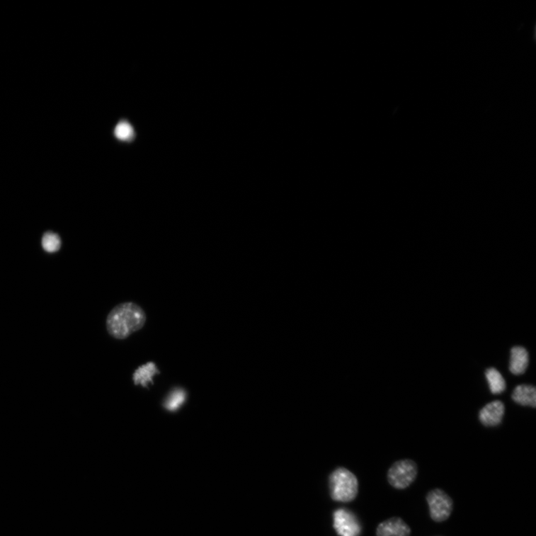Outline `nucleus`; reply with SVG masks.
Returning a JSON list of instances; mask_svg holds the SVG:
<instances>
[{"instance_id": "6e6552de", "label": "nucleus", "mask_w": 536, "mask_h": 536, "mask_svg": "<svg viewBox=\"0 0 536 536\" xmlns=\"http://www.w3.org/2000/svg\"><path fill=\"white\" fill-rule=\"evenodd\" d=\"M529 364V355L523 346H515L511 350L510 370L516 375L523 374Z\"/></svg>"}, {"instance_id": "f03ea898", "label": "nucleus", "mask_w": 536, "mask_h": 536, "mask_svg": "<svg viewBox=\"0 0 536 536\" xmlns=\"http://www.w3.org/2000/svg\"><path fill=\"white\" fill-rule=\"evenodd\" d=\"M331 497L339 502H350L358 494L356 476L345 468H338L329 476Z\"/></svg>"}, {"instance_id": "9d476101", "label": "nucleus", "mask_w": 536, "mask_h": 536, "mask_svg": "<svg viewBox=\"0 0 536 536\" xmlns=\"http://www.w3.org/2000/svg\"><path fill=\"white\" fill-rule=\"evenodd\" d=\"M513 399L523 406H536V389L533 386L521 384L515 387Z\"/></svg>"}, {"instance_id": "7ed1b4c3", "label": "nucleus", "mask_w": 536, "mask_h": 536, "mask_svg": "<svg viewBox=\"0 0 536 536\" xmlns=\"http://www.w3.org/2000/svg\"><path fill=\"white\" fill-rule=\"evenodd\" d=\"M418 467L410 459L395 462L387 472V481L389 485L396 489H405L409 487L416 479Z\"/></svg>"}, {"instance_id": "f257e3e1", "label": "nucleus", "mask_w": 536, "mask_h": 536, "mask_svg": "<svg viewBox=\"0 0 536 536\" xmlns=\"http://www.w3.org/2000/svg\"><path fill=\"white\" fill-rule=\"evenodd\" d=\"M147 316L138 304L125 302L118 304L108 314L106 320L109 335L117 340H125L146 324Z\"/></svg>"}, {"instance_id": "ddd939ff", "label": "nucleus", "mask_w": 536, "mask_h": 536, "mask_svg": "<svg viewBox=\"0 0 536 536\" xmlns=\"http://www.w3.org/2000/svg\"><path fill=\"white\" fill-rule=\"evenodd\" d=\"M486 377L492 394H498L503 392L506 382L502 375L496 369H488L486 372Z\"/></svg>"}, {"instance_id": "f8f14e48", "label": "nucleus", "mask_w": 536, "mask_h": 536, "mask_svg": "<svg viewBox=\"0 0 536 536\" xmlns=\"http://www.w3.org/2000/svg\"><path fill=\"white\" fill-rule=\"evenodd\" d=\"M113 135L119 141L127 143L132 142L136 138L135 130L127 120L119 121L114 127Z\"/></svg>"}, {"instance_id": "1a4fd4ad", "label": "nucleus", "mask_w": 536, "mask_h": 536, "mask_svg": "<svg viewBox=\"0 0 536 536\" xmlns=\"http://www.w3.org/2000/svg\"><path fill=\"white\" fill-rule=\"evenodd\" d=\"M156 364L154 362L142 365L136 370L133 375V381L135 385H142L144 388H148L149 384H154L153 378L156 374H159Z\"/></svg>"}, {"instance_id": "9b49d317", "label": "nucleus", "mask_w": 536, "mask_h": 536, "mask_svg": "<svg viewBox=\"0 0 536 536\" xmlns=\"http://www.w3.org/2000/svg\"><path fill=\"white\" fill-rule=\"evenodd\" d=\"M186 397V391L184 389H173L164 401V407L169 412H176L185 403Z\"/></svg>"}, {"instance_id": "20e7f679", "label": "nucleus", "mask_w": 536, "mask_h": 536, "mask_svg": "<svg viewBox=\"0 0 536 536\" xmlns=\"http://www.w3.org/2000/svg\"><path fill=\"white\" fill-rule=\"evenodd\" d=\"M430 516L435 523H440L451 516L454 509V501L441 489L430 490L426 496Z\"/></svg>"}, {"instance_id": "39448f33", "label": "nucleus", "mask_w": 536, "mask_h": 536, "mask_svg": "<svg viewBox=\"0 0 536 536\" xmlns=\"http://www.w3.org/2000/svg\"><path fill=\"white\" fill-rule=\"evenodd\" d=\"M334 527L339 536H359L360 525L356 516L350 511L338 509L333 513Z\"/></svg>"}, {"instance_id": "4468645a", "label": "nucleus", "mask_w": 536, "mask_h": 536, "mask_svg": "<svg viewBox=\"0 0 536 536\" xmlns=\"http://www.w3.org/2000/svg\"><path fill=\"white\" fill-rule=\"evenodd\" d=\"M61 239L56 234L48 232L43 235L42 239V247L45 251L52 253L61 249Z\"/></svg>"}, {"instance_id": "423d86ee", "label": "nucleus", "mask_w": 536, "mask_h": 536, "mask_svg": "<svg viewBox=\"0 0 536 536\" xmlns=\"http://www.w3.org/2000/svg\"><path fill=\"white\" fill-rule=\"evenodd\" d=\"M411 529L399 517L385 520L376 529V536H411Z\"/></svg>"}, {"instance_id": "0eeeda50", "label": "nucleus", "mask_w": 536, "mask_h": 536, "mask_svg": "<svg viewBox=\"0 0 536 536\" xmlns=\"http://www.w3.org/2000/svg\"><path fill=\"white\" fill-rule=\"evenodd\" d=\"M504 405L500 401H492L486 405L480 412L481 422L486 426H496L501 423L504 414Z\"/></svg>"}]
</instances>
